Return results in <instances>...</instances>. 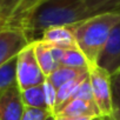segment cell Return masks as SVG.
<instances>
[{"mask_svg": "<svg viewBox=\"0 0 120 120\" xmlns=\"http://www.w3.org/2000/svg\"><path fill=\"white\" fill-rule=\"evenodd\" d=\"M52 115H53V113L48 109L35 108V107H25L21 120H47Z\"/></svg>", "mask_w": 120, "mask_h": 120, "instance_id": "e0dca14e", "label": "cell"}, {"mask_svg": "<svg viewBox=\"0 0 120 120\" xmlns=\"http://www.w3.org/2000/svg\"><path fill=\"white\" fill-rule=\"evenodd\" d=\"M93 120H101V116H98V118H95V119H93Z\"/></svg>", "mask_w": 120, "mask_h": 120, "instance_id": "484cf974", "label": "cell"}, {"mask_svg": "<svg viewBox=\"0 0 120 120\" xmlns=\"http://www.w3.org/2000/svg\"><path fill=\"white\" fill-rule=\"evenodd\" d=\"M53 115L59 116H101L100 111L95 102L81 100V99H74L68 102H66L61 108Z\"/></svg>", "mask_w": 120, "mask_h": 120, "instance_id": "9c48e42d", "label": "cell"}, {"mask_svg": "<svg viewBox=\"0 0 120 120\" xmlns=\"http://www.w3.org/2000/svg\"><path fill=\"white\" fill-rule=\"evenodd\" d=\"M44 91H45V100H46L47 107L54 114L55 106H56V99H58V90L48 80H46L44 82Z\"/></svg>", "mask_w": 120, "mask_h": 120, "instance_id": "ac0fdd59", "label": "cell"}, {"mask_svg": "<svg viewBox=\"0 0 120 120\" xmlns=\"http://www.w3.org/2000/svg\"><path fill=\"white\" fill-rule=\"evenodd\" d=\"M112 116L114 120H120V109H114L112 113Z\"/></svg>", "mask_w": 120, "mask_h": 120, "instance_id": "603a6c76", "label": "cell"}, {"mask_svg": "<svg viewBox=\"0 0 120 120\" xmlns=\"http://www.w3.org/2000/svg\"><path fill=\"white\" fill-rule=\"evenodd\" d=\"M25 107L21 90L15 82L0 95V120H21Z\"/></svg>", "mask_w": 120, "mask_h": 120, "instance_id": "52a82bcc", "label": "cell"}, {"mask_svg": "<svg viewBox=\"0 0 120 120\" xmlns=\"http://www.w3.org/2000/svg\"><path fill=\"white\" fill-rule=\"evenodd\" d=\"M21 94H22V101H24L26 107H35V108L48 109L46 100H45L44 84L39 85V86L30 87L27 90H24V91H21Z\"/></svg>", "mask_w": 120, "mask_h": 120, "instance_id": "4fadbf2b", "label": "cell"}, {"mask_svg": "<svg viewBox=\"0 0 120 120\" xmlns=\"http://www.w3.org/2000/svg\"><path fill=\"white\" fill-rule=\"evenodd\" d=\"M17 63L18 56L11 59L8 63L0 67V95L17 81Z\"/></svg>", "mask_w": 120, "mask_h": 120, "instance_id": "5bb4252c", "label": "cell"}, {"mask_svg": "<svg viewBox=\"0 0 120 120\" xmlns=\"http://www.w3.org/2000/svg\"><path fill=\"white\" fill-rule=\"evenodd\" d=\"M54 120H93L95 116H59V115H53ZM98 118V116H97Z\"/></svg>", "mask_w": 120, "mask_h": 120, "instance_id": "44dd1931", "label": "cell"}, {"mask_svg": "<svg viewBox=\"0 0 120 120\" xmlns=\"http://www.w3.org/2000/svg\"><path fill=\"white\" fill-rule=\"evenodd\" d=\"M32 44H33L34 53H35L38 64H39L41 71L44 72V74L46 77H49L55 70H58L60 67V65L56 63V60L54 59V56L52 54L51 46L41 40L32 42Z\"/></svg>", "mask_w": 120, "mask_h": 120, "instance_id": "30bf717a", "label": "cell"}, {"mask_svg": "<svg viewBox=\"0 0 120 120\" xmlns=\"http://www.w3.org/2000/svg\"><path fill=\"white\" fill-rule=\"evenodd\" d=\"M85 0H42L22 27L30 44L40 40L45 30L68 26L90 18Z\"/></svg>", "mask_w": 120, "mask_h": 120, "instance_id": "6da1fadb", "label": "cell"}, {"mask_svg": "<svg viewBox=\"0 0 120 120\" xmlns=\"http://www.w3.org/2000/svg\"><path fill=\"white\" fill-rule=\"evenodd\" d=\"M112 0H85V7L87 8L91 17L95 14H100L101 8Z\"/></svg>", "mask_w": 120, "mask_h": 120, "instance_id": "ffe728a7", "label": "cell"}, {"mask_svg": "<svg viewBox=\"0 0 120 120\" xmlns=\"http://www.w3.org/2000/svg\"><path fill=\"white\" fill-rule=\"evenodd\" d=\"M119 22V12H105L72 25L77 47L86 56L90 65H95L112 30Z\"/></svg>", "mask_w": 120, "mask_h": 120, "instance_id": "7a4b0ae2", "label": "cell"}, {"mask_svg": "<svg viewBox=\"0 0 120 120\" xmlns=\"http://www.w3.org/2000/svg\"><path fill=\"white\" fill-rule=\"evenodd\" d=\"M30 45L25 33L19 28L6 27L0 32V67Z\"/></svg>", "mask_w": 120, "mask_h": 120, "instance_id": "8992f818", "label": "cell"}, {"mask_svg": "<svg viewBox=\"0 0 120 120\" xmlns=\"http://www.w3.org/2000/svg\"><path fill=\"white\" fill-rule=\"evenodd\" d=\"M90 75V74H88ZM74 99H81V100H87V101H93L94 102V99H93V93H92V88H91V84H90V78L87 77L85 80H84V82L78 87V90L75 91V93L70 98V100H67L66 102H68V101H71V100H74ZM65 102V104H66ZM64 104V105H65ZM63 105V106H64ZM61 106V107H63ZM60 107V108H61ZM59 108V109H60ZM56 113V112H55Z\"/></svg>", "mask_w": 120, "mask_h": 120, "instance_id": "2e32d148", "label": "cell"}, {"mask_svg": "<svg viewBox=\"0 0 120 120\" xmlns=\"http://www.w3.org/2000/svg\"><path fill=\"white\" fill-rule=\"evenodd\" d=\"M90 84L93 93V99L98 106L101 116L112 115L113 102H112V86L111 75L97 65L90 66Z\"/></svg>", "mask_w": 120, "mask_h": 120, "instance_id": "277c9868", "label": "cell"}, {"mask_svg": "<svg viewBox=\"0 0 120 120\" xmlns=\"http://www.w3.org/2000/svg\"><path fill=\"white\" fill-rule=\"evenodd\" d=\"M111 86H112L113 111L120 109V72L111 77Z\"/></svg>", "mask_w": 120, "mask_h": 120, "instance_id": "d6986e66", "label": "cell"}, {"mask_svg": "<svg viewBox=\"0 0 120 120\" xmlns=\"http://www.w3.org/2000/svg\"><path fill=\"white\" fill-rule=\"evenodd\" d=\"M101 120H114L112 115H104L101 116Z\"/></svg>", "mask_w": 120, "mask_h": 120, "instance_id": "cb8c5ba5", "label": "cell"}, {"mask_svg": "<svg viewBox=\"0 0 120 120\" xmlns=\"http://www.w3.org/2000/svg\"><path fill=\"white\" fill-rule=\"evenodd\" d=\"M88 71H90V70H88ZM88 71H87V72H84V73L80 74L79 77L72 79L71 81L64 84L61 87L58 88V99H56V106H55L54 113L58 112L59 108L61 107L67 100H70V98L75 93V91L78 90V87H79V86L84 82V80L88 77V74H90Z\"/></svg>", "mask_w": 120, "mask_h": 120, "instance_id": "7c38bea8", "label": "cell"}, {"mask_svg": "<svg viewBox=\"0 0 120 120\" xmlns=\"http://www.w3.org/2000/svg\"><path fill=\"white\" fill-rule=\"evenodd\" d=\"M88 70H75V68H68V67H63L60 66L58 70H55L49 77H47V80L58 90L64 84L71 81L72 79L79 77L84 72H87Z\"/></svg>", "mask_w": 120, "mask_h": 120, "instance_id": "9a60e30c", "label": "cell"}, {"mask_svg": "<svg viewBox=\"0 0 120 120\" xmlns=\"http://www.w3.org/2000/svg\"><path fill=\"white\" fill-rule=\"evenodd\" d=\"M95 65L105 70L111 77L120 72V22L112 30Z\"/></svg>", "mask_w": 120, "mask_h": 120, "instance_id": "5b68a950", "label": "cell"}, {"mask_svg": "<svg viewBox=\"0 0 120 120\" xmlns=\"http://www.w3.org/2000/svg\"><path fill=\"white\" fill-rule=\"evenodd\" d=\"M40 40L49 46L58 48H64V49L78 48L72 25L49 27L44 31Z\"/></svg>", "mask_w": 120, "mask_h": 120, "instance_id": "ba28073f", "label": "cell"}, {"mask_svg": "<svg viewBox=\"0 0 120 120\" xmlns=\"http://www.w3.org/2000/svg\"><path fill=\"white\" fill-rule=\"evenodd\" d=\"M47 120H54V116H53V115H52V116H49V118H48V119H47Z\"/></svg>", "mask_w": 120, "mask_h": 120, "instance_id": "d4e9b609", "label": "cell"}, {"mask_svg": "<svg viewBox=\"0 0 120 120\" xmlns=\"http://www.w3.org/2000/svg\"><path fill=\"white\" fill-rule=\"evenodd\" d=\"M47 77L41 71L34 53L33 44L25 47L18 55L17 63V81L21 91L33 86L42 85Z\"/></svg>", "mask_w": 120, "mask_h": 120, "instance_id": "3957f363", "label": "cell"}, {"mask_svg": "<svg viewBox=\"0 0 120 120\" xmlns=\"http://www.w3.org/2000/svg\"><path fill=\"white\" fill-rule=\"evenodd\" d=\"M6 27H8V25H7V22L1 18V17H0V32H1L3 30H5Z\"/></svg>", "mask_w": 120, "mask_h": 120, "instance_id": "7402d4cb", "label": "cell"}, {"mask_svg": "<svg viewBox=\"0 0 120 120\" xmlns=\"http://www.w3.org/2000/svg\"><path fill=\"white\" fill-rule=\"evenodd\" d=\"M59 65L63 67L75 68V70H90V63L86 56L79 48L64 49L61 58L59 60Z\"/></svg>", "mask_w": 120, "mask_h": 120, "instance_id": "8fae6325", "label": "cell"}]
</instances>
